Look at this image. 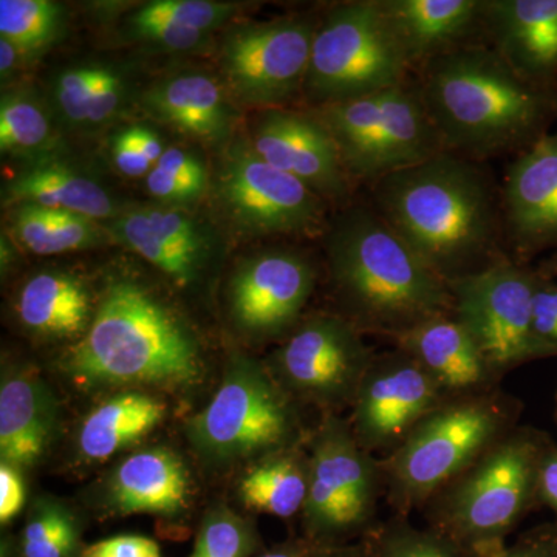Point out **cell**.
<instances>
[{"instance_id": "51", "label": "cell", "mask_w": 557, "mask_h": 557, "mask_svg": "<svg viewBox=\"0 0 557 557\" xmlns=\"http://www.w3.org/2000/svg\"><path fill=\"white\" fill-rule=\"evenodd\" d=\"M310 557H373L372 548L366 545H335L318 547Z\"/></svg>"}, {"instance_id": "27", "label": "cell", "mask_w": 557, "mask_h": 557, "mask_svg": "<svg viewBox=\"0 0 557 557\" xmlns=\"http://www.w3.org/2000/svg\"><path fill=\"white\" fill-rule=\"evenodd\" d=\"M166 403L138 388L119 392L81 421L76 454L87 463H102L123 449L137 445L166 418Z\"/></svg>"}, {"instance_id": "8", "label": "cell", "mask_w": 557, "mask_h": 557, "mask_svg": "<svg viewBox=\"0 0 557 557\" xmlns=\"http://www.w3.org/2000/svg\"><path fill=\"white\" fill-rule=\"evenodd\" d=\"M379 0L333 7L318 22L302 95L311 109L368 97L413 78Z\"/></svg>"}, {"instance_id": "44", "label": "cell", "mask_w": 557, "mask_h": 557, "mask_svg": "<svg viewBox=\"0 0 557 557\" xmlns=\"http://www.w3.org/2000/svg\"><path fill=\"white\" fill-rule=\"evenodd\" d=\"M112 159L116 170L126 177L138 178L153 170L152 164L135 145L129 127L119 132L112 139Z\"/></svg>"}, {"instance_id": "22", "label": "cell", "mask_w": 557, "mask_h": 557, "mask_svg": "<svg viewBox=\"0 0 557 557\" xmlns=\"http://www.w3.org/2000/svg\"><path fill=\"white\" fill-rule=\"evenodd\" d=\"M483 38L520 75L557 87V0H483Z\"/></svg>"}, {"instance_id": "30", "label": "cell", "mask_w": 557, "mask_h": 557, "mask_svg": "<svg viewBox=\"0 0 557 557\" xmlns=\"http://www.w3.org/2000/svg\"><path fill=\"white\" fill-rule=\"evenodd\" d=\"M102 230L97 220L39 205H16L10 214L14 239L36 256L98 247L106 240Z\"/></svg>"}, {"instance_id": "48", "label": "cell", "mask_w": 557, "mask_h": 557, "mask_svg": "<svg viewBox=\"0 0 557 557\" xmlns=\"http://www.w3.org/2000/svg\"><path fill=\"white\" fill-rule=\"evenodd\" d=\"M129 132L143 156L148 159L152 166H156L163 157L164 150H166L159 135L145 126H129Z\"/></svg>"}, {"instance_id": "41", "label": "cell", "mask_w": 557, "mask_h": 557, "mask_svg": "<svg viewBox=\"0 0 557 557\" xmlns=\"http://www.w3.org/2000/svg\"><path fill=\"white\" fill-rule=\"evenodd\" d=\"M146 188L150 196L164 203L185 205L193 203L207 194L208 188L188 182V180L175 177L170 172L153 166L146 177Z\"/></svg>"}, {"instance_id": "26", "label": "cell", "mask_w": 557, "mask_h": 557, "mask_svg": "<svg viewBox=\"0 0 557 557\" xmlns=\"http://www.w3.org/2000/svg\"><path fill=\"white\" fill-rule=\"evenodd\" d=\"M95 309L86 282L78 274L62 270L33 274L14 302L22 327L44 339L83 338L94 321Z\"/></svg>"}, {"instance_id": "20", "label": "cell", "mask_w": 557, "mask_h": 557, "mask_svg": "<svg viewBox=\"0 0 557 557\" xmlns=\"http://www.w3.org/2000/svg\"><path fill=\"white\" fill-rule=\"evenodd\" d=\"M185 460L166 446L139 449L115 465L98 486V507L109 516L182 519L193 500Z\"/></svg>"}, {"instance_id": "16", "label": "cell", "mask_w": 557, "mask_h": 557, "mask_svg": "<svg viewBox=\"0 0 557 557\" xmlns=\"http://www.w3.org/2000/svg\"><path fill=\"white\" fill-rule=\"evenodd\" d=\"M445 392L403 350L375 359L359 384L350 426L369 453L395 449L435 409Z\"/></svg>"}, {"instance_id": "11", "label": "cell", "mask_w": 557, "mask_h": 557, "mask_svg": "<svg viewBox=\"0 0 557 557\" xmlns=\"http://www.w3.org/2000/svg\"><path fill=\"white\" fill-rule=\"evenodd\" d=\"M214 201L244 236H317L327 230V201L267 163L249 138L236 139L226 149L215 174Z\"/></svg>"}, {"instance_id": "47", "label": "cell", "mask_w": 557, "mask_h": 557, "mask_svg": "<svg viewBox=\"0 0 557 557\" xmlns=\"http://www.w3.org/2000/svg\"><path fill=\"white\" fill-rule=\"evenodd\" d=\"M537 493L557 512V453L544 456L539 468Z\"/></svg>"}, {"instance_id": "45", "label": "cell", "mask_w": 557, "mask_h": 557, "mask_svg": "<svg viewBox=\"0 0 557 557\" xmlns=\"http://www.w3.org/2000/svg\"><path fill=\"white\" fill-rule=\"evenodd\" d=\"M156 166L170 172L175 177L185 178L188 182L196 183V185L203 186V188H209L207 166L196 153L189 152V150L166 149Z\"/></svg>"}, {"instance_id": "49", "label": "cell", "mask_w": 557, "mask_h": 557, "mask_svg": "<svg viewBox=\"0 0 557 557\" xmlns=\"http://www.w3.org/2000/svg\"><path fill=\"white\" fill-rule=\"evenodd\" d=\"M318 547L319 545L313 544L309 539H295V541L284 542L276 547L260 552L256 557H310Z\"/></svg>"}, {"instance_id": "9", "label": "cell", "mask_w": 557, "mask_h": 557, "mask_svg": "<svg viewBox=\"0 0 557 557\" xmlns=\"http://www.w3.org/2000/svg\"><path fill=\"white\" fill-rule=\"evenodd\" d=\"M507 410L490 397L443 403L388 456L384 475L398 508L409 509L445 490L505 437Z\"/></svg>"}, {"instance_id": "33", "label": "cell", "mask_w": 557, "mask_h": 557, "mask_svg": "<svg viewBox=\"0 0 557 557\" xmlns=\"http://www.w3.org/2000/svg\"><path fill=\"white\" fill-rule=\"evenodd\" d=\"M64 13L50 0H0V38L9 39L25 54L35 57L54 42Z\"/></svg>"}, {"instance_id": "37", "label": "cell", "mask_w": 557, "mask_h": 557, "mask_svg": "<svg viewBox=\"0 0 557 557\" xmlns=\"http://www.w3.org/2000/svg\"><path fill=\"white\" fill-rule=\"evenodd\" d=\"M102 67L67 69L54 81V101L65 120L72 124H86L87 108Z\"/></svg>"}, {"instance_id": "14", "label": "cell", "mask_w": 557, "mask_h": 557, "mask_svg": "<svg viewBox=\"0 0 557 557\" xmlns=\"http://www.w3.org/2000/svg\"><path fill=\"white\" fill-rule=\"evenodd\" d=\"M372 361L354 322L317 314L274 351L270 372L285 392L330 408L354 401Z\"/></svg>"}, {"instance_id": "31", "label": "cell", "mask_w": 557, "mask_h": 557, "mask_svg": "<svg viewBox=\"0 0 557 557\" xmlns=\"http://www.w3.org/2000/svg\"><path fill=\"white\" fill-rule=\"evenodd\" d=\"M57 132L49 113L27 90L3 91L0 101V149L3 156L38 161L51 160L57 149Z\"/></svg>"}, {"instance_id": "23", "label": "cell", "mask_w": 557, "mask_h": 557, "mask_svg": "<svg viewBox=\"0 0 557 557\" xmlns=\"http://www.w3.org/2000/svg\"><path fill=\"white\" fill-rule=\"evenodd\" d=\"M413 75L442 54L483 42V0H379Z\"/></svg>"}, {"instance_id": "29", "label": "cell", "mask_w": 557, "mask_h": 557, "mask_svg": "<svg viewBox=\"0 0 557 557\" xmlns=\"http://www.w3.org/2000/svg\"><path fill=\"white\" fill-rule=\"evenodd\" d=\"M306 454L292 446L256 460L237 483L244 507L281 519L302 512L310 483Z\"/></svg>"}, {"instance_id": "17", "label": "cell", "mask_w": 557, "mask_h": 557, "mask_svg": "<svg viewBox=\"0 0 557 557\" xmlns=\"http://www.w3.org/2000/svg\"><path fill=\"white\" fill-rule=\"evenodd\" d=\"M249 141L267 163L298 178L322 200L344 201L350 194L354 182L338 146L311 110H262Z\"/></svg>"}, {"instance_id": "25", "label": "cell", "mask_w": 557, "mask_h": 557, "mask_svg": "<svg viewBox=\"0 0 557 557\" xmlns=\"http://www.w3.org/2000/svg\"><path fill=\"white\" fill-rule=\"evenodd\" d=\"M141 104L153 119L207 143L225 141L236 123L225 89L207 73L168 76L143 94Z\"/></svg>"}, {"instance_id": "12", "label": "cell", "mask_w": 557, "mask_h": 557, "mask_svg": "<svg viewBox=\"0 0 557 557\" xmlns=\"http://www.w3.org/2000/svg\"><path fill=\"white\" fill-rule=\"evenodd\" d=\"M536 270L509 256L448 282L454 317L468 329L494 372L542 358L534 338Z\"/></svg>"}, {"instance_id": "1", "label": "cell", "mask_w": 557, "mask_h": 557, "mask_svg": "<svg viewBox=\"0 0 557 557\" xmlns=\"http://www.w3.org/2000/svg\"><path fill=\"white\" fill-rule=\"evenodd\" d=\"M482 164L443 152L370 185L373 211L446 282L504 256L500 190Z\"/></svg>"}, {"instance_id": "52", "label": "cell", "mask_w": 557, "mask_h": 557, "mask_svg": "<svg viewBox=\"0 0 557 557\" xmlns=\"http://www.w3.org/2000/svg\"><path fill=\"white\" fill-rule=\"evenodd\" d=\"M16 259V251H14L13 244L10 239H5V233L2 234V244H0V260H2V271L10 270L13 265V260Z\"/></svg>"}, {"instance_id": "2", "label": "cell", "mask_w": 557, "mask_h": 557, "mask_svg": "<svg viewBox=\"0 0 557 557\" xmlns=\"http://www.w3.org/2000/svg\"><path fill=\"white\" fill-rule=\"evenodd\" d=\"M445 152L485 163L519 156L557 126V87L520 75L490 44L448 51L416 73Z\"/></svg>"}, {"instance_id": "18", "label": "cell", "mask_w": 557, "mask_h": 557, "mask_svg": "<svg viewBox=\"0 0 557 557\" xmlns=\"http://www.w3.org/2000/svg\"><path fill=\"white\" fill-rule=\"evenodd\" d=\"M500 201L516 260L557 251V126L511 160Z\"/></svg>"}, {"instance_id": "39", "label": "cell", "mask_w": 557, "mask_h": 557, "mask_svg": "<svg viewBox=\"0 0 557 557\" xmlns=\"http://www.w3.org/2000/svg\"><path fill=\"white\" fill-rule=\"evenodd\" d=\"M534 293V338L542 357L557 355V282L536 270Z\"/></svg>"}, {"instance_id": "43", "label": "cell", "mask_w": 557, "mask_h": 557, "mask_svg": "<svg viewBox=\"0 0 557 557\" xmlns=\"http://www.w3.org/2000/svg\"><path fill=\"white\" fill-rule=\"evenodd\" d=\"M27 502V487L21 469L0 463V523L10 525Z\"/></svg>"}, {"instance_id": "53", "label": "cell", "mask_w": 557, "mask_h": 557, "mask_svg": "<svg viewBox=\"0 0 557 557\" xmlns=\"http://www.w3.org/2000/svg\"><path fill=\"white\" fill-rule=\"evenodd\" d=\"M542 276L553 278L557 282V251L552 252L547 259L542 260L537 269Z\"/></svg>"}, {"instance_id": "32", "label": "cell", "mask_w": 557, "mask_h": 557, "mask_svg": "<svg viewBox=\"0 0 557 557\" xmlns=\"http://www.w3.org/2000/svg\"><path fill=\"white\" fill-rule=\"evenodd\" d=\"M84 548L83 528L67 504L51 496L32 502L20 536V557H81Z\"/></svg>"}, {"instance_id": "5", "label": "cell", "mask_w": 557, "mask_h": 557, "mask_svg": "<svg viewBox=\"0 0 557 557\" xmlns=\"http://www.w3.org/2000/svg\"><path fill=\"white\" fill-rule=\"evenodd\" d=\"M298 429L288 394L270 370L233 354L218 392L186 423L185 434L205 467L222 469L292 448Z\"/></svg>"}, {"instance_id": "28", "label": "cell", "mask_w": 557, "mask_h": 557, "mask_svg": "<svg viewBox=\"0 0 557 557\" xmlns=\"http://www.w3.org/2000/svg\"><path fill=\"white\" fill-rule=\"evenodd\" d=\"M3 203L39 205L94 220H112L121 214L109 190L94 178L54 159L32 163L3 186Z\"/></svg>"}, {"instance_id": "40", "label": "cell", "mask_w": 557, "mask_h": 557, "mask_svg": "<svg viewBox=\"0 0 557 557\" xmlns=\"http://www.w3.org/2000/svg\"><path fill=\"white\" fill-rule=\"evenodd\" d=\"M123 78L112 69L102 67L100 81L91 95L87 108L86 124L106 123L119 113L124 100Z\"/></svg>"}, {"instance_id": "36", "label": "cell", "mask_w": 557, "mask_h": 557, "mask_svg": "<svg viewBox=\"0 0 557 557\" xmlns=\"http://www.w3.org/2000/svg\"><path fill=\"white\" fill-rule=\"evenodd\" d=\"M239 9V3L214 0H156L143 5L137 13L150 20L209 35L225 25Z\"/></svg>"}, {"instance_id": "4", "label": "cell", "mask_w": 557, "mask_h": 557, "mask_svg": "<svg viewBox=\"0 0 557 557\" xmlns=\"http://www.w3.org/2000/svg\"><path fill=\"white\" fill-rule=\"evenodd\" d=\"M330 277L348 321L392 339L454 313L448 282L434 273L370 205L341 212L325 230Z\"/></svg>"}, {"instance_id": "35", "label": "cell", "mask_w": 557, "mask_h": 557, "mask_svg": "<svg viewBox=\"0 0 557 557\" xmlns=\"http://www.w3.org/2000/svg\"><path fill=\"white\" fill-rule=\"evenodd\" d=\"M373 557H471L437 530H418L406 522L384 528L373 545Z\"/></svg>"}, {"instance_id": "3", "label": "cell", "mask_w": 557, "mask_h": 557, "mask_svg": "<svg viewBox=\"0 0 557 557\" xmlns=\"http://www.w3.org/2000/svg\"><path fill=\"white\" fill-rule=\"evenodd\" d=\"M60 370L84 391L188 388L203 380L196 332L161 296L131 277L108 282L94 321L65 350Z\"/></svg>"}, {"instance_id": "42", "label": "cell", "mask_w": 557, "mask_h": 557, "mask_svg": "<svg viewBox=\"0 0 557 557\" xmlns=\"http://www.w3.org/2000/svg\"><path fill=\"white\" fill-rule=\"evenodd\" d=\"M81 557H161V552L153 539L138 534H120L87 545Z\"/></svg>"}, {"instance_id": "7", "label": "cell", "mask_w": 557, "mask_h": 557, "mask_svg": "<svg viewBox=\"0 0 557 557\" xmlns=\"http://www.w3.org/2000/svg\"><path fill=\"white\" fill-rule=\"evenodd\" d=\"M310 110L335 139L354 183L372 185L445 152L416 76L368 97Z\"/></svg>"}, {"instance_id": "13", "label": "cell", "mask_w": 557, "mask_h": 557, "mask_svg": "<svg viewBox=\"0 0 557 557\" xmlns=\"http://www.w3.org/2000/svg\"><path fill=\"white\" fill-rule=\"evenodd\" d=\"M317 27L311 17L287 16L231 28L220 53L231 95L267 110L302 94Z\"/></svg>"}, {"instance_id": "15", "label": "cell", "mask_w": 557, "mask_h": 557, "mask_svg": "<svg viewBox=\"0 0 557 557\" xmlns=\"http://www.w3.org/2000/svg\"><path fill=\"white\" fill-rule=\"evenodd\" d=\"M317 269L302 252L267 249L242 260L230 277V318L249 339L269 341L298 325Z\"/></svg>"}, {"instance_id": "50", "label": "cell", "mask_w": 557, "mask_h": 557, "mask_svg": "<svg viewBox=\"0 0 557 557\" xmlns=\"http://www.w3.org/2000/svg\"><path fill=\"white\" fill-rule=\"evenodd\" d=\"M27 60L13 42L9 39L0 38V76L3 83H7L20 70L21 62Z\"/></svg>"}, {"instance_id": "10", "label": "cell", "mask_w": 557, "mask_h": 557, "mask_svg": "<svg viewBox=\"0 0 557 557\" xmlns=\"http://www.w3.org/2000/svg\"><path fill=\"white\" fill-rule=\"evenodd\" d=\"M310 483L302 523L306 539L319 547L346 545L369 528L380 493V469L359 445L350 423L324 418L309 449Z\"/></svg>"}, {"instance_id": "34", "label": "cell", "mask_w": 557, "mask_h": 557, "mask_svg": "<svg viewBox=\"0 0 557 557\" xmlns=\"http://www.w3.org/2000/svg\"><path fill=\"white\" fill-rule=\"evenodd\" d=\"M260 539L251 520L225 504H215L201 519L189 557H256Z\"/></svg>"}, {"instance_id": "21", "label": "cell", "mask_w": 557, "mask_h": 557, "mask_svg": "<svg viewBox=\"0 0 557 557\" xmlns=\"http://www.w3.org/2000/svg\"><path fill=\"white\" fill-rule=\"evenodd\" d=\"M61 409L47 381L30 368L3 369L0 381V458L30 471L50 453Z\"/></svg>"}, {"instance_id": "19", "label": "cell", "mask_w": 557, "mask_h": 557, "mask_svg": "<svg viewBox=\"0 0 557 557\" xmlns=\"http://www.w3.org/2000/svg\"><path fill=\"white\" fill-rule=\"evenodd\" d=\"M104 228L109 237L148 260L180 287L197 284L214 256L211 233L178 209H127Z\"/></svg>"}, {"instance_id": "46", "label": "cell", "mask_w": 557, "mask_h": 557, "mask_svg": "<svg viewBox=\"0 0 557 557\" xmlns=\"http://www.w3.org/2000/svg\"><path fill=\"white\" fill-rule=\"evenodd\" d=\"M490 557H557L556 534H539L527 537L512 547L502 548Z\"/></svg>"}, {"instance_id": "24", "label": "cell", "mask_w": 557, "mask_h": 557, "mask_svg": "<svg viewBox=\"0 0 557 557\" xmlns=\"http://www.w3.org/2000/svg\"><path fill=\"white\" fill-rule=\"evenodd\" d=\"M445 394L467 397L485 387L494 370L468 329L453 314L429 319L394 338Z\"/></svg>"}, {"instance_id": "6", "label": "cell", "mask_w": 557, "mask_h": 557, "mask_svg": "<svg viewBox=\"0 0 557 557\" xmlns=\"http://www.w3.org/2000/svg\"><path fill=\"white\" fill-rule=\"evenodd\" d=\"M542 458L541 445L531 435H505L445 487L434 530L471 557L500 552L537 493Z\"/></svg>"}, {"instance_id": "38", "label": "cell", "mask_w": 557, "mask_h": 557, "mask_svg": "<svg viewBox=\"0 0 557 557\" xmlns=\"http://www.w3.org/2000/svg\"><path fill=\"white\" fill-rule=\"evenodd\" d=\"M127 24H129V32L134 38L171 51L197 50L205 46L209 36L207 33L186 30L177 25L150 20V17L141 16L137 11L131 14Z\"/></svg>"}]
</instances>
